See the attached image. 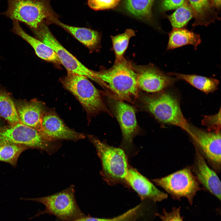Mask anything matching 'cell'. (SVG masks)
Segmentation results:
<instances>
[{"label": "cell", "instance_id": "4fadbf2b", "mask_svg": "<svg viewBox=\"0 0 221 221\" xmlns=\"http://www.w3.org/2000/svg\"><path fill=\"white\" fill-rule=\"evenodd\" d=\"M126 181V185L137 193L142 201L148 200L156 202L168 198L166 193L159 190L148 179L130 166Z\"/></svg>", "mask_w": 221, "mask_h": 221}, {"label": "cell", "instance_id": "5b68a950", "mask_svg": "<svg viewBox=\"0 0 221 221\" xmlns=\"http://www.w3.org/2000/svg\"><path fill=\"white\" fill-rule=\"evenodd\" d=\"M47 138L39 130L21 122L0 127V145L10 144L36 149L52 154L59 145Z\"/></svg>", "mask_w": 221, "mask_h": 221}, {"label": "cell", "instance_id": "7402d4cb", "mask_svg": "<svg viewBox=\"0 0 221 221\" xmlns=\"http://www.w3.org/2000/svg\"><path fill=\"white\" fill-rule=\"evenodd\" d=\"M154 0H125V9L140 19L150 21L152 18V8Z\"/></svg>", "mask_w": 221, "mask_h": 221}, {"label": "cell", "instance_id": "d6986e66", "mask_svg": "<svg viewBox=\"0 0 221 221\" xmlns=\"http://www.w3.org/2000/svg\"><path fill=\"white\" fill-rule=\"evenodd\" d=\"M168 34L169 40L166 51L188 45H192L196 50L198 45L202 42L199 34L184 28H173Z\"/></svg>", "mask_w": 221, "mask_h": 221}, {"label": "cell", "instance_id": "ffe728a7", "mask_svg": "<svg viewBox=\"0 0 221 221\" xmlns=\"http://www.w3.org/2000/svg\"><path fill=\"white\" fill-rule=\"evenodd\" d=\"M71 33L78 41L91 50L98 46L100 40L99 33L91 29L68 25L60 21L56 18L52 22Z\"/></svg>", "mask_w": 221, "mask_h": 221}, {"label": "cell", "instance_id": "3957f363", "mask_svg": "<svg viewBox=\"0 0 221 221\" xmlns=\"http://www.w3.org/2000/svg\"><path fill=\"white\" fill-rule=\"evenodd\" d=\"M7 8L0 14L22 22L35 29L45 20L51 22L58 17L52 9L51 0H7Z\"/></svg>", "mask_w": 221, "mask_h": 221}, {"label": "cell", "instance_id": "ba28073f", "mask_svg": "<svg viewBox=\"0 0 221 221\" xmlns=\"http://www.w3.org/2000/svg\"><path fill=\"white\" fill-rule=\"evenodd\" d=\"M41 203L45 207V210L39 212L36 216L43 214H51L63 220H68L81 215L75 197L74 187L54 194L39 198H22Z\"/></svg>", "mask_w": 221, "mask_h": 221}, {"label": "cell", "instance_id": "603a6c76", "mask_svg": "<svg viewBox=\"0 0 221 221\" xmlns=\"http://www.w3.org/2000/svg\"><path fill=\"white\" fill-rule=\"evenodd\" d=\"M0 116L10 125L21 122L16 106L8 94L0 89Z\"/></svg>", "mask_w": 221, "mask_h": 221}, {"label": "cell", "instance_id": "e0dca14e", "mask_svg": "<svg viewBox=\"0 0 221 221\" xmlns=\"http://www.w3.org/2000/svg\"><path fill=\"white\" fill-rule=\"evenodd\" d=\"M12 21V31L30 44L38 57L47 61L61 64L56 54L52 48L37 38L27 33L21 28L19 21L16 20Z\"/></svg>", "mask_w": 221, "mask_h": 221}, {"label": "cell", "instance_id": "7c38bea8", "mask_svg": "<svg viewBox=\"0 0 221 221\" xmlns=\"http://www.w3.org/2000/svg\"><path fill=\"white\" fill-rule=\"evenodd\" d=\"M40 131L47 138L52 141L62 140L77 141L85 137L83 134L68 127L56 113L52 111L45 113Z\"/></svg>", "mask_w": 221, "mask_h": 221}, {"label": "cell", "instance_id": "4dcf8cb0", "mask_svg": "<svg viewBox=\"0 0 221 221\" xmlns=\"http://www.w3.org/2000/svg\"><path fill=\"white\" fill-rule=\"evenodd\" d=\"M214 8L219 9L221 7V0H211Z\"/></svg>", "mask_w": 221, "mask_h": 221}, {"label": "cell", "instance_id": "7a4b0ae2", "mask_svg": "<svg viewBox=\"0 0 221 221\" xmlns=\"http://www.w3.org/2000/svg\"><path fill=\"white\" fill-rule=\"evenodd\" d=\"M90 142L96 149L101 160V173L103 179L109 184L126 185V177L130 165L128 156L121 148L110 146L92 135H88Z\"/></svg>", "mask_w": 221, "mask_h": 221}, {"label": "cell", "instance_id": "44dd1931", "mask_svg": "<svg viewBox=\"0 0 221 221\" xmlns=\"http://www.w3.org/2000/svg\"><path fill=\"white\" fill-rule=\"evenodd\" d=\"M169 75L182 79L207 94L214 92L218 88L219 81L213 78L195 74H185L174 72H169Z\"/></svg>", "mask_w": 221, "mask_h": 221}, {"label": "cell", "instance_id": "30bf717a", "mask_svg": "<svg viewBox=\"0 0 221 221\" xmlns=\"http://www.w3.org/2000/svg\"><path fill=\"white\" fill-rule=\"evenodd\" d=\"M112 106L122 132V139L120 148L127 156H130L133 151V138L138 131L135 109L132 106L118 99L113 101Z\"/></svg>", "mask_w": 221, "mask_h": 221}, {"label": "cell", "instance_id": "f1b7e54d", "mask_svg": "<svg viewBox=\"0 0 221 221\" xmlns=\"http://www.w3.org/2000/svg\"><path fill=\"white\" fill-rule=\"evenodd\" d=\"M155 215L158 216L162 221H183L181 215L180 207H174L171 211L168 212L163 209L162 213H155Z\"/></svg>", "mask_w": 221, "mask_h": 221}, {"label": "cell", "instance_id": "8fae6325", "mask_svg": "<svg viewBox=\"0 0 221 221\" xmlns=\"http://www.w3.org/2000/svg\"><path fill=\"white\" fill-rule=\"evenodd\" d=\"M132 65L137 74L138 87L147 92L162 91L173 85L178 80L152 64L145 65L132 64Z\"/></svg>", "mask_w": 221, "mask_h": 221}, {"label": "cell", "instance_id": "9c48e42d", "mask_svg": "<svg viewBox=\"0 0 221 221\" xmlns=\"http://www.w3.org/2000/svg\"><path fill=\"white\" fill-rule=\"evenodd\" d=\"M174 199L185 197L192 204L194 196L200 190L199 185L189 167L164 177L152 180Z\"/></svg>", "mask_w": 221, "mask_h": 221}, {"label": "cell", "instance_id": "f546056e", "mask_svg": "<svg viewBox=\"0 0 221 221\" xmlns=\"http://www.w3.org/2000/svg\"><path fill=\"white\" fill-rule=\"evenodd\" d=\"M186 1V0H161L159 7L161 10L165 12L176 9L182 5Z\"/></svg>", "mask_w": 221, "mask_h": 221}, {"label": "cell", "instance_id": "ac0fdd59", "mask_svg": "<svg viewBox=\"0 0 221 221\" xmlns=\"http://www.w3.org/2000/svg\"><path fill=\"white\" fill-rule=\"evenodd\" d=\"M193 12L195 21L192 26H207L219 20L211 0H188Z\"/></svg>", "mask_w": 221, "mask_h": 221}, {"label": "cell", "instance_id": "277c9868", "mask_svg": "<svg viewBox=\"0 0 221 221\" xmlns=\"http://www.w3.org/2000/svg\"><path fill=\"white\" fill-rule=\"evenodd\" d=\"M143 102L145 107L160 122L179 127L192 137L190 125L184 118L177 99L172 94L161 92L145 96Z\"/></svg>", "mask_w": 221, "mask_h": 221}, {"label": "cell", "instance_id": "8992f818", "mask_svg": "<svg viewBox=\"0 0 221 221\" xmlns=\"http://www.w3.org/2000/svg\"><path fill=\"white\" fill-rule=\"evenodd\" d=\"M88 78L84 76L68 72L61 81L64 87L79 101L88 115H94L102 111L111 115L100 91Z\"/></svg>", "mask_w": 221, "mask_h": 221}, {"label": "cell", "instance_id": "9a60e30c", "mask_svg": "<svg viewBox=\"0 0 221 221\" xmlns=\"http://www.w3.org/2000/svg\"><path fill=\"white\" fill-rule=\"evenodd\" d=\"M15 106L21 123L41 130L42 119L46 111L43 103L35 100L20 101L17 103Z\"/></svg>", "mask_w": 221, "mask_h": 221}, {"label": "cell", "instance_id": "6da1fadb", "mask_svg": "<svg viewBox=\"0 0 221 221\" xmlns=\"http://www.w3.org/2000/svg\"><path fill=\"white\" fill-rule=\"evenodd\" d=\"M98 78L107 85L121 100L132 102L138 96L137 76L132 64L124 58L110 68L95 71Z\"/></svg>", "mask_w": 221, "mask_h": 221}, {"label": "cell", "instance_id": "5bb4252c", "mask_svg": "<svg viewBox=\"0 0 221 221\" xmlns=\"http://www.w3.org/2000/svg\"><path fill=\"white\" fill-rule=\"evenodd\" d=\"M190 128L193 136L192 138L200 147L206 157L211 162L220 165V132H207L190 125Z\"/></svg>", "mask_w": 221, "mask_h": 221}, {"label": "cell", "instance_id": "2e32d148", "mask_svg": "<svg viewBox=\"0 0 221 221\" xmlns=\"http://www.w3.org/2000/svg\"><path fill=\"white\" fill-rule=\"evenodd\" d=\"M193 170L200 182L220 200V180L215 172L208 166L204 158L197 150L196 153Z\"/></svg>", "mask_w": 221, "mask_h": 221}, {"label": "cell", "instance_id": "cb8c5ba5", "mask_svg": "<svg viewBox=\"0 0 221 221\" xmlns=\"http://www.w3.org/2000/svg\"><path fill=\"white\" fill-rule=\"evenodd\" d=\"M173 28H184L193 17L192 9L187 1L176 9L172 14L167 16Z\"/></svg>", "mask_w": 221, "mask_h": 221}, {"label": "cell", "instance_id": "484cf974", "mask_svg": "<svg viewBox=\"0 0 221 221\" xmlns=\"http://www.w3.org/2000/svg\"><path fill=\"white\" fill-rule=\"evenodd\" d=\"M28 149L25 147L14 144L0 145V161L9 163L15 167L21 154Z\"/></svg>", "mask_w": 221, "mask_h": 221}, {"label": "cell", "instance_id": "52a82bcc", "mask_svg": "<svg viewBox=\"0 0 221 221\" xmlns=\"http://www.w3.org/2000/svg\"><path fill=\"white\" fill-rule=\"evenodd\" d=\"M32 30L37 39L55 52L60 63L66 69L68 72L85 76L104 86V83L97 77L94 71L87 68L59 42L45 22H42L37 29Z\"/></svg>", "mask_w": 221, "mask_h": 221}, {"label": "cell", "instance_id": "83f0119b", "mask_svg": "<svg viewBox=\"0 0 221 221\" xmlns=\"http://www.w3.org/2000/svg\"><path fill=\"white\" fill-rule=\"evenodd\" d=\"M121 0H87L89 6L97 11L113 9L116 7Z\"/></svg>", "mask_w": 221, "mask_h": 221}, {"label": "cell", "instance_id": "d4e9b609", "mask_svg": "<svg viewBox=\"0 0 221 221\" xmlns=\"http://www.w3.org/2000/svg\"><path fill=\"white\" fill-rule=\"evenodd\" d=\"M135 35L134 30L127 29L122 33L111 37L115 55V62L119 61L124 58L123 55L128 47L129 40Z\"/></svg>", "mask_w": 221, "mask_h": 221}, {"label": "cell", "instance_id": "4316f807", "mask_svg": "<svg viewBox=\"0 0 221 221\" xmlns=\"http://www.w3.org/2000/svg\"><path fill=\"white\" fill-rule=\"evenodd\" d=\"M202 124L207 126L208 131L219 132L221 129V110L214 115L204 116Z\"/></svg>", "mask_w": 221, "mask_h": 221}]
</instances>
